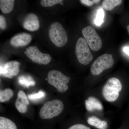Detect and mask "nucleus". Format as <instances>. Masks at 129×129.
Instances as JSON below:
<instances>
[{
  "label": "nucleus",
  "instance_id": "obj_23",
  "mask_svg": "<svg viewBox=\"0 0 129 129\" xmlns=\"http://www.w3.org/2000/svg\"><path fill=\"white\" fill-rule=\"evenodd\" d=\"M101 1L99 0H81L80 2L83 5L88 6H91L94 5V3H97L100 2Z\"/></svg>",
  "mask_w": 129,
  "mask_h": 129
},
{
  "label": "nucleus",
  "instance_id": "obj_26",
  "mask_svg": "<svg viewBox=\"0 0 129 129\" xmlns=\"http://www.w3.org/2000/svg\"><path fill=\"white\" fill-rule=\"evenodd\" d=\"M124 52L129 56V47H126L123 48Z\"/></svg>",
  "mask_w": 129,
  "mask_h": 129
},
{
  "label": "nucleus",
  "instance_id": "obj_20",
  "mask_svg": "<svg viewBox=\"0 0 129 129\" xmlns=\"http://www.w3.org/2000/svg\"><path fill=\"white\" fill-rule=\"evenodd\" d=\"M40 3L42 6L45 7H51L57 4L63 5L62 0H42Z\"/></svg>",
  "mask_w": 129,
  "mask_h": 129
},
{
  "label": "nucleus",
  "instance_id": "obj_16",
  "mask_svg": "<svg viewBox=\"0 0 129 129\" xmlns=\"http://www.w3.org/2000/svg\"><path fill=\"white\" fill-rule=\"evenodd\" d=\"M0 129H18L16 124L11 119L0 117Z\"/></svg>",
  "mask_w": 129,
  "mask_h": 129
},
{
  "label": "nucleus",
  "instance_id": "obj_27",
  "mask_svg": "<svg viewBox=\"0 0 129 129\" xmlns=\"http://www.w3.org/2000/svg\"><path fill=\"white\" fill-rule=\"evenodd\" d=\"M127 31H128V32L129 34V25H127Z\"/></svg>",
  "mask_w": 129,
  "mask_h": 129
},
{
  "label": "nucleus",
  "instance_id": "obj_5",
  "mask_svg": "<svg viewBox=\"0 0 129 129\" xmlns=\"http://www.w3.org/2000/svg\"><path fill=\"white\" fill-rule=\"evenodd\" d=\"M75 53L79 62L84 65L89 64L93 59L87 42L85 39L82 37L77 41Z\"/></svg>",
  "mask_w": 129,
  "mask_h": 129
},
{
  "label": "nucleus",
  "instance_id": "obj_7",
  "mask_svg": "<svg viewBox=\"0 0 129 129\" xmlns=\"http://www.w3.org/2000/svg\"><path fill=\"white\" fill-rule=\"evenodd\" d=\"M82 32L88 46L92 50L97 51L101 49L102 42L94 28L87 26L82 29Z\"/></svg>",
  "mask_w": 129,
  "mask_h": 129
},
{
  "label": "nucleus",
  "instance_id": "obj_1",
  "mask_svg": "<svg viewBox=\"0 0 129 129\" xmlns=\"http://www.w3.org/2000/svg\"><path fill=\"white\" fill-rule=\"evenodd\" d=\"M63 109L64 105L60 100L55 99L47 102L41 109L40 116L42 119H51L60 115Z\"/></svg>",
  "mask_w": 129,
  "mask_h": 129
},
{
  "label": "nucleus",
  "instance_id": "obj_2",
  "mask_svg": "<svg viewBox=\"0 0 129 129\" xmlns=\"http://www.w3.org/2000/svg\"><path fill=\"white\" fill-rule=\"evenodd\" d=\"M122 88V83L119 79L111 78L107 81L103 88V95L108 101H115L119 96Z\"/></svg>",
  "mask_w": 129,
  "mask_h": 129
},
{
  "label": "nucleus",
  "instance_id": "obj_21",
  "mask_svg": "<svg viewBox=\"0 0 129 129\" xmlns=\"http://www.w3.org/2000/svg\"><path fill=\"white\" fill-rule=\"evenodd\" d=\"M45 93L42 90H40L38 92L28 95V98L32 101H36L42 99L45 96Z\"/></svg>",
  "mask_w": 129,
  "mask_h": 129
},
{
  "label": "nucleus",
  "instance_id": "obj_8",
  "mask_svg": "<svg viewBox=\"0 0 129 129\" xmlns=\"http://www.w3.org/2000/svg\"><path fill=\"white\" fill-rule=\"evenodd\" d=\"M24 53L33 62L40 64H47L52 60L50 55L42 53L36 46H30L26 48Z\"/></svg>",
  "mask_w": 129,
  "mask_h": 129
},
{
  "label": "nucleus",
  "instance_id": "obj_3",
  "mask_svg": "<svg viewBox=\"0 0 129 129\" xmlns=\"http://www.w3.org/2000/svg\"><path fill=\"white\" fill-rule=\"evenodd\" d=\"M70 78L65 76L60 71L52 70L48 72L47 80L48 83L55 88L58 91L63 93L68 89V84Z\"/></svg>",
  "mask_w": 129,
  "mask_h": 129
},
{
  "label": "nucleus",
  "instance_id": "obj_13",
  "mask_svg": "<svg viewBox=\"0 0 129 129\" xmlns=\"http://www.w3.org/2000/svg\"><path fill=\"white\" fill-rule=\"evenodd\" d=\"M86 109L89 112H91L95 109L101 111L103 109L102 104L101 102L94 97L90 96L85 102Z\"/></svg>",
  "mask_w": 129,
  "mask_h": 129
},
{
  "label": "nucleus",
  "instance_id": "obj_22",
  "mask_svg": "<svg viewBox=\"0 0 129 129\" xmlns=\"http://www.w3.org/2000/svg\"><path fill=\"white\" fill-rule=\"evenodd\" d=\"M104 16V11L102 8H100L96 14V18L94 21L96 25L100 26L104 22L103 19Z\"/></svg>",
  "mask_w": 129,
  "mask_h": 129
},
{
  "label": "nucleus",
  "instance_id": "obj_15",
  "mask_svg": "<svg viewBox=\"0 0 129 129\" xmlns=\"http://www.w3.org/2000/svg\"><path fill=\"white\" fill-rule=\"evenodd\" d=\"M14 0H1L0 8L3 13L7 14L12 11L14 7Z\"/></svg>",
  "mask_w": 129,
  "mask_h": 129
},
{
  "label": "nucleus",
  "instance_id": "obj_24",
  "mask_svg": "<svg viewBox=\"0 0 129 129\" xmlns=\"http://www.w3.org/2000/svg\"><path fill=\"white\" fill-rule=\"evenodd\" d=\"M68 129H91L90 127L81 124H77L72 125Z\"/></svg>",
  "mask_w": 129,
  "mask_h": 129
},
{
  "label": "nucleus",
  "instance_id": "obj_19",
  "mask_svg": "<svg viewBox=\"0 0 129 129\" xmlns=\"http://www.w3.org/2000/svg\"><path fill=\"white\" fill-rule=\"evenodd\" d=\"M13 95V91L11 89L7 88L2 90L0 91V102L3 103L9 101Z\"/></svg>",
  "mask_w": 129,
  "mask_h": 129
},
{
  "label": "nucleus",
  "instance_id": "obj_10",
  "mask_svg": "<svg viewBox=\"0 0 129 129\" xmlns=\"http://www.w3.org/2000/svg\"><path fill=\"white\" fill-rule=\"evenodd\" d=\"M23 26L25 29L32 32L39 30L40 28L39 20L37 15L34 13L28 14L23 21Z\"/></svg>",
  "mask_w": 129,
  "mask_h": 129
},
{
  "label": "nucleus",
  "instance_id": "obj_14",
  "mask_svg": "<svg viewBox=\"0 0 129 129\" xmlns=\"http://www.w3.org/2000/svg\"><path fill=\"white\" fill-rule=\"evenodd\" d=\"M87 122L89 124L98 129H107L108 127V124L106 121L101 120L94 116L88 118Z\"/></svg>",
  "mask_w": 129,
  "mask_h": 129
},
{
  "label": "nucleus",
  "instance_id": "obj_9",
  "mask_svg": "<svg viewBox=\"0 0 129 129\" xmlns=\"http://www.w3.org/2000/svg\"><path fill=\"white\" fill-rule=\"evenodd\" d=\"M20 63L17 61H11L6 63L4 67L1 66V75L5 78L12 79L17 75L19 72Z\"/></svg>",
  "mask_w": 129,
  "mask_h": 129
},
{
  "label": "nucleus",
  "instance_id": "obj_17",
  "mask_svg": "<svg viewBox=\"0 0 129 129\" xmlns=\"http://www.w3.org/2000/svg\"><path fill=\"white\" fill-rule=\"evenodd\" d=\"M19 84L25 88L34 86L36 83L30 76H21L18 78Z\"/></svg>",
  "mask_w": 129,
  "mask_h": 129
},
{
  "label": "nucleus",
  "instance_id": "obj_25",
  "mask_svg": "<svg viewBox=\"0 0 129 129\" xmlns=\"http://www.w3.org/2000/svg\"><path fill=\"white\" fill-rule=\"evenodd\" d=\"M7 27L6 19L3 16H0V28L1 29H5Z\"/></svg>",
  "mask_w": 129,
  "mask_h": 129
},
{
  "label": "nucleus",
  "instance_id": "obj_12",
  "mask_svg": "<svg viewBox=\"0 0 129 129\" xmlns=\"http://www.w3.org/2000/svg\"><path fill=\"white\" fill-rule=\"evenodd\" d=\"M32 37L27 33H22L16 35L10 41L11 45L13 46L18 47L27 45L30 43Z\"/></svg>",
  "mask_w": 129,
  "mask_h": 129
},
{
  "label": "nucleus",
  "instance_id": "obj_18",
  "mask_svg": "<svg viewBox=\"0 0 129 129\" xmlns=\"http://www.w3.org/2000/svg\"><path fill=\"white\" fill-rule=\"evenodd\" d=\"M122 2L121 0H104L102 3V6L107 11H111Z\"/></svg>",
  "mask_w": 129,
  "mask_h": 129
},
{
  "label": "nucleus",
  "instance_id": "obj_6",
  "mask_svg": "<svg viewBox=\"0 0 129 129\" xmlns=\"http://www.w3.org/2000/svg\"><path fill=\"white\" fill-rule=\"evenodd\" d=\"M114 63L111 54L105 53L95 60L91 67V72L94 75H98L106 70L111 68Z\"/></svg>",
  "mask_w": 129,
  "mask_h": 129
},
{
  "label": "nucleus",
  "instance_id": "obj_11",
  "mask_svg": "<svg viewBox=\"0 0 129 129\" xmlns=\"http://www.w3.org/2000/svg\"><path fill=\"white\" fill-rule=\"evenodd\" d=\"M29 104L28 96L23 91H19L15 102V107L18 111L22 113H25L27 111V106Z\"/></svg>",
  "mask_w": 129,
  "mask_h": 129
},
{
  "label": "nucleus",
  "instance_id": "obj_4",
  "mask_svg": "<svg viewBox=\"0 0 129 129\" xmlns=\"http://www.w3.org/2000/svg\"><path fill=\"white\" fill-rule=\"evenodd\" d=\"M49 34L51 40L57 47H63L67 44L68 39L67 33L58 22H55L51 25Z\"/></svg>",
  "mask_w": 129,
  "mask_h": 129
}]
</instances>
